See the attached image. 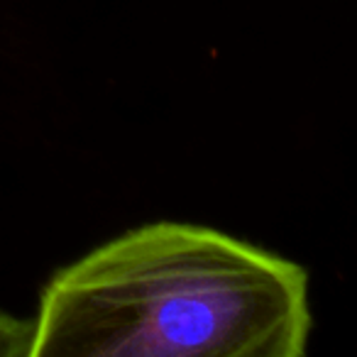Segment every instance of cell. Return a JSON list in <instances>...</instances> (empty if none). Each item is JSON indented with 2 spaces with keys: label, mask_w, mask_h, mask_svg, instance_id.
Returning <instances> with one entry per match:
<instances>
[{
  "label": "cell",
  "mask_w": 357,
  "mask_h": 357,
  "mask_svg": "<svg viewBox=\"0 0 357 357\" xmlns=\"http://www.w3.org/2000/svg\"><path fill=\"white\" fill-rule=\"evenodd\" d=\"M30 357H303V264L218 228L154 220L56 269Z\"/></svg>",
  "instance_id": "1"
},
{
  "label": "cell",
  "mask_w": 357,
  "mask_h": 357,
  "mask_svg": "<svg viewBox=\"0 0 357 357\" xmlns=\"http://www.w3.org/2000/svg\"><path fill=\"white\" fill-rule=\"evenodd\" d=\"M35 318H22L0 308V357H30Z\"/></svg>",
  "instance_id": "2"
}]
</instances>
